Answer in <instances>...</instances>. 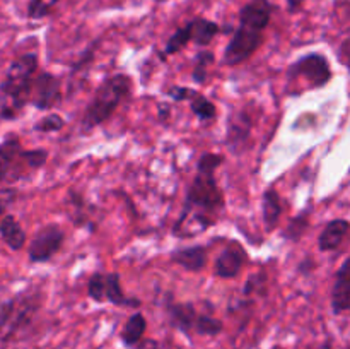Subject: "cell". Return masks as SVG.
Here are the masks:
<instances>
[{
	"mask_svg": "<svg viewBox=\"0 0 350 349\" xmlns=\"http://www.w3.org/2000/svg\"><path fill=\"white\" fill-rule=\"evenodd\" d=\"M188 26H190L191 31V41H195L200 47H205V44L211 43L215 34L219 33L217 24L207 19H195L191 23H188Z\"/></svg>",
	"mask_w": 350,
	"mask_h": 349,
	"instance_id": "ac0fdd59",
	"label": "cell"
},
{
	"mask_svg": "<svg viewBox=\"0 0 350 349\" xmlns=\"http://www.w3.org/2000/svg\"><path fill=\"white\" fill-rule=\"evenodd\" d=\"M287 2H289V7H291V10H296L297 7H299L301 3L304 2V0H287Z\"/></svg>",
	"mask_w": 350,
	"mask_h": 349,
	"instance_id": "83f0119b",
	"label": "cell"
},
{
	"mask_svg": "<svg viewBox=\"0 0 350 349\" xmlns=\"http://www.w3.org/2000/svg\"><path fill=\"white\" fill-rule=\"evenodd\" d=\"M0 235H2L3 242L12 250H21L26 243V233L12 216H5L0 221Z\"/></svg>",
	"mask_w": 350,
	"mask_h": 349,
	"instance_id": "2e32d148",
	"label": "cell"
},
{
	"mask_svg": "<svg viewBox=\"0 0 350 349\" xmlns=\"http://www.w3.org/2000/svg\"><path fill=\"white\" fill-rule=\"evenodd\" d=\"M147 328V320L142 313H133L129 320L125 322L122 328V342L126 346V348H137L142 341L144 334H146Z\"/></svg>",
	"mask_w": 350,
	"mask_h": 349,
	"instance_id": "9a60e30c",
	"label": "cell"
},
{
	"mask_svg": "<svg viewBox=\"0 0 350 349\" xmlns=\"http://www.w3.org/2000/svg\"><path fill=\"white\" fill-rule=\"evenodd\" d=\"M137 349H159V344H157L156 341H152V339H149V341L140 342V344L137 346Z\"/></svg>",
	"mask_w": 350,
	"mask_h": 349,
	"instance_id": "4316f807",
	"label": "cell"
},
{
	"mask_svg": "<svg viewBox=\"0 0 350 349\" xmlns=\"http://www.w3.org/2000/svg\"><path fill=\"white\" fill-rule=\"evenodd\" d=\"M58 0H31L29 9H27V14L33 19H40V17H44L55 5H57Z\"/></svg>",
	"mask_w": 350,
	"mask_h": 349,
	"instance_id": "603a6c76",
	"label": "cell"
},
{
	"mask_svg": "<svg viewBox=\"0 0 350 349\" xmlns=\"http://www.w3.org/2000/svg\"><path fill=\"white\" fill-rule=\"evenodd\" d=\"M159 2H161V0H159Z\"/></svg>",
	"mask_w": 350,
	"mask_h": 349,
	"instance_id": "4dcf8cb0",
	"label": "cell"
},
{
	"mask_svg": "<svg viewBox=\"0 0 350 349\" xmlns=\"http://www.w3.org/2000/svg\"><path fill=\"white\" fill-rule=\"evenodd\" d=\"M64 229L57 224H48L41 228L34 235L33 242L29 243V260L31 262H48L64 245Z\"/></svg>",
	"mask_w": 350,
	"mask_h": 349,
	"instance_id": "ba28073f",
	"label": "cell"
},
{
	"mask_svg": "<svg viewBox=\"0 0 350 349\" xmlns=\"http://www.w3.org/2000/svg\"><path fill=\"white\" fill-rule=\"evenodd\" d=\"M272 5L269 0H250L239 14V26L224 51L226 65L241 64L248 60L263 41V33L270 23Z\"/></svg>",
	"mask_w": 350,
	"mask_h": 349,
	"instance_id": "7a4b0ae2",
	"label": "cell"
},
{
	"mask_svg": "<svg viewBox=\"0 0 350 349\" xmlns=\"http://www.w3.org/2000/svg\"><path fill=\"white\" fill-rule=\"evenodd\" d=\"M14 197H16V192L10 190V188H2V190H0V218H2L7 205L14 201Z\"/></svg>",
	"mask_w": 350,
	"mask_h": 349,
	"instance_id": "d4e9b609",
	"label": "cell"
},
{
	"mask_svg": "<svg viewBox=\"0 0 350 349\" xmlns=\"http://www.w3.org/2000/svg\"><path fill=\"white\" fill-rule=\"evenodd\" d=\"M338 57H340V60L344 62V65H347L350 67V38L344 41V43L340 44V51H338Z\"/></svg>",
	"mask_w": 350,
	"mask_h": 349,
	"instance_id": "484cf974",
	"label": "cell"
},
{
	"mask_svg": "<svg viewBox=\"0 0 350 349\" xmlns=\"http://www.w3.org/2000/svg\"><path fill=\"white\" fill-rule=\"evenodd\" d=\"M88 294L91 300L98 301V303L108 301V303L116 305V307H140V300L130 298L123 293L122 284H120V276L116 272L94 274L89 279Z\"/></svg>",
	"mask_w": 350,
	"mask_h": 349,
	"instance_id": "8992f818",
	"label": "cell"
},
{
	"mask_svg": "<svg viewBox=\"0 0 350 349\" xmlns=\"http://www.w3.org/2000/svg\"><path fill=\"white\" fill-rule=\"evenodd\" d=\"M130 86H132L130 84V79L123 74H116L113 77L106 79L99 86L92 101L85 108L84 118H82L84 129L89 130L92 127H98L101 123H105L116 112V108L123 101V98L129 94Z\"/></svg>",
	"mask_w": 350,
	"mask_h": 349,
	"instance_id": "277c9868",
	"label": "cell"
},
{
	"mask_svg": "<svg viewBox=\"0 0 350 349\" xmlns=\"http://www.w3.org/2000/svg\"><path fill=\"white\" fill-rule=\"evenodd\" d=\"M332 310L337 315L350 313V255L335 276L334 289H332Z\"/></svg>",
	"mask_w": 350,
	"mask_h": 349,
	"instance_id": "7c38bea8",
	"label": "cell"
},
{
	"mask_svg": "<svg viewBox=\"0 0 350 349\" xmlns=\"http://www.w3.org/2000/svg\"><path fill=\"white\" fill-rule=\"evenodd\" d=\"M14 315H16V298L14 300H0V339L3 342L10 341Z\"/></svg>",
	"mask_w": 350,
	"mask_h": 349,
	"instance_id": "d6986e66",
	"label": "cell"
},
{
	"mask_svg": "<svg viewBox=\"0 0 350 349\" xmlns=\"http://www.w3.org/2000/svg\"><path fill=\"white\" fill-rule=\"evenodd\" d=\"M17 166L33 168V163L29 151L21 149V142L12 137L0 144V181L10 178V173H14Z\"/></svg>",
	"mask_w": 350,
	"mask_h": 349,
	"instance_id": "30bf717a",
	"label": "cell"
},
{
	"mask_svg": "<svg viewBox=\"0 0 350 349\" xmlns=\"http://www.w3.org/2000/svg\"><path fill=\"white\" fill-rule=\"evenodd\" d=\"M246 260V252L238 242H231L215 260V276L231 279L239 274Z\"/></svg>",
	"mask_w": 350,
	"mask_h": 349,
	"instance_id": "8fae6325",
	"label": "cell"
},
{
	"mask_svg": "<svg viewBox=\"0 0 350 349\" xmlns=\"http://www.w3.org/2000/svg\"><path fill=\"white\" fill-rule=\"evenodd\" d=\"M272 349H284L282 346H275V348H272Z\"/></svg>",
	"mask_w": 350,
	"mask_h": 349,
	"instance_id": "f546056e",
	"label": "cell"
},
{
	"mask_svg": "<svg viewBox=\"0 0 350 349\" xmlns=\"http://www.w3.org/2000/svg\"><path fill=\"white\" fill-rule=\"evenodd\" d=\"M317 349H332V346H330V342H325V344H321V346H318Z\"/></svg>",
	"mask_w": 350,
	"mask_h": 349,
	"instance_id": "f1b7e54d",
	"label": "cell"
},
{
	"mask_svg": "<svg viewBox=\"0 0 350 349\" xmlns=\"http://www.w3.org/2000/svg\"><path fill=\"white\" fill-rule=\"evenodd\" d=\"M214 60V55L211 51H204L197 57V64L193 67V79L197 82H204L205 77H207V68L208 65Z\"/></svg>",
	"mask_w": 350,
	"mask_h": 349,
	"instance_id": "7402d4cb",
	"label": "cell"
},
{
	"mask_svg": "<svg viewBox=\"0 0 350 349\" xmlns=\"http://www.w3.org/2000/svg\"><path fill=\"white\" fill-rule=\"evenodd\" d=\"M289 77H303L311 88H323L332 79V68L323 55L311 53L294 62L289 70Z\"/></svg>",
	"mask_w": 350,
	"mask_h": 349,
	"instance_id": "52a82bcc",
	"label": "cell"
},
{
	"mask_svg": "<svg viewBox=\"0 0 350 349\" xmlns=\"http://www.w3.org/2000/svg\"><path fill=\"white\" fill-rule=\"evenodd\" d=\"M188 101H190L191 112H193L200 120H212L215 116V113H217L214 103H212L211 99L205 98V96L198 94L197 91H193V94L190 96Z\"/></svg>",
	"mask_w": 350,
	"mask_h": 349,
	"instance_id": "ffe728a7",
	"label": "cell"
},
{
	"mask_svg": "<svg viewBox=\"0 0 350 349\" xmlns=\"http://www.w3.org/2000/svg\"><path fill=\"white\" fill-rule=\"evenodd\" d=\"M221 154L207 153L198 161V171L188 188L185 209L174 224V235L180 238H193L214 224L215 218L224 207V197L215 181V170L222 164Z\"/></svg>",
	"mask_w": 350,
	"mask_h": 349,
	"instance_id": "6da1fadb",
	"label": "cell"
},
{
	"mask_svg": "<svg viewBox=\"0 0 350 349\" xmlns=\"http://www.w3.org/2000/svg\"><path fill=\"white\" fill-rule=\"evenodd\" d=\"M171 324L185 334L217 335L222 332V322L207 313H198L190 303H173L170 307Z\"/></svg>",
	"mask_w": 350,
	"mask_h": 349,
	"instance_id": "5b68a950",
	"label": "cell"
},
{
	"mask_svg": "<svg viewBox=\"0 0 350 349\" xmlns=\"http://www.w3.org/2000/svg\"><path fill=\"white\" fill-rule=\"evenodd\" d=\"M38 68V57L26 53L16 58L7 70L5 79L0 84V115L12 120L23 112L24 105L31 99L34 74Z\"/></svg>",
	"mask_w": 350,
	"mask_h": 349,
	"instance_id": "3957f363",
	"label": "cell"
},
{
	"mask_svg": "<svg viewBox=\"0 0 350 349\" xmlns=\"http://www.w3.org/2000/svg\"><path fill=\"white\" fill-rule=\"evenodd\" d=\"M173 260L183 269L198 272L207 263V250L204 246H188V248H181L174 252Z\"/></svg>",
	"mask_w": 350,
	"mask_h": 349,
	"instance_id": "5bb4252c",
	"label": "cell"
},
{
	"mask_svg": "<svg viewBox=\"0 0 350 349\" xmlns=\"http://www.w3.org/2000/svg\"><path fill=\"white\" fill-rule=\"evenodd\" d=\"M190 41H191V31H190V26L187 24L185 27H180V29H178L176 33L167 40L166 47H164V55L167 57V55L178 53V51L183 50Z\"/></svg>",
	"mask_w": 350,
	"mask_h": 349,
	"instance_id": "44dd1931",
	"label": "cell"
},
{
	"mask_svg": "<svg viewBox=\"0 0 350 349\" xmlns=\"http://www.w3.org/2000/svg\"><path fill=\"white\" fill-rule=\"evenodd\" d=\"M349 221H345V219H334L321 231L320 238H318V246H320L321 252H334V250H337L342 245V242L349 235Z\"/></svg>",
	"mask_w": 350,
	"mask_h": 349,
	"instance_id": "4fadbf2b",
	"label": "cell"
},
{
	"mask_svg": "<svg viewBox=\"0 0 350 349\" xmlns=\"http://www.w3.org/2000/svg\"><path fill=\"white\" fill-rule=\"evenodd\" d=\"M64 125L65 122L60 115H48L44 116L34 129H36L38 132H57V130L64 129Z\"/></svg>",
	"mask_w": 350,
	"mask_h": 349,
	"instance_id": "cb8c5ba5",
	"label": "cell"
},
{
	"mask_svg": "<svg viewBox=\"0 0 350 349\" xmlns=\"http://www.w3.org/2000/svg\"><path fill=\"white\" fill-rule=\"evenodd\" d=\"M262 211H263V221H265L267 229L272 231L273 228L279 222L280 214H282V205H280V197L277 194V190L273 188H269L263 195V204H262Z\"/></svg>",
	"mask_w": 350,
	"mask_h": 349,
	"instance_id": "e0dca14e",
	"label": "cell"
},
{
	"mask_svg": "<svg viewBox=\"0 0 350 349\" xmlns=\"http://www.w3.org/2000/svg\"><path fill=\"white\" fill-rule=\"evenodd\" d=\"M62 99V86L60 79L48 72H41L33 82V91H31V99L36 108L50 109L57 106Z\"/></svg>",
	"mask_w": 350,
	"mask_h": 349,
	"instance_id": "9c48e42d",
	"label": "cell"
}]
</instances>
